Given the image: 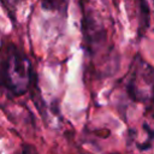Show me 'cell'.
<instances>
[{
    "label": "cell",
    "mask_w": 154,
    "mask_h": 154,
    "mask_svg": "<svg viewBox=\"0 0 154 154\" xmlns=\"http://www.w3.org/2000/svg\"><path fill=\"white\" fill-rule=\"evenodd\" d=\"M32 79V67L29 58L13 43L4 48L1 60L2 87L13 96L26 93Z\"/></svg>",
    "instance_id": "cell-1"
},
{
    "label": "cell",
    "mask_w": 154,
    "mask_h": 154,
    "mask_svg": "<svg viewBox=\"0 0 154 154\" xmlns=\"http://www.w3.org/2000/svg\"><path fill=\"white\" fill-rule=\"evenodd\" d=\"M126 91L137 102L154 100V67L137 55L131 65L126 81Z\"/></svg>",
    "instance_id": "cell-2"
},
{
    "label": "cell",
    "mask_w": 154,
    "mask_h": 154,
    "mask_svg": "<svg viewBox=\"0 0 154 154\" xmlns=\"http://www.w3.org/2000/svg\"><path fill=\"white\" fill-rule=\"evenodd\" d=\"M82 31L84 43L89 53H94L106 41L105 25L99 17V13L89 5L82 4Z\"/></svg>",
    "instance_id": "cell-3"
},
{
    "label": "cell",
    "mask_w": 154,
    "mask_h": 154,
    "mask_svg": "<svg viewBox=\"0 0 154 154\" xmlns=\"http://www.w3.org/2000/svg\"><path fill=\"white\" fill-rule=\"evenodd\" d=\"M135 4L138 14V32L140 35H143V32L147 30L149 25V19H150L149 5L147 0H135Z\"/></svg>",
    "instance_id": "cell-4"
},
{
    "label": "cell",
    "mask_w": 154,
    "mask_h": 154,
    "mask_svg": "<svg viewBox=\"0 0 154 154\" xmlns=\"http://www.w3.org/2000/svg\"><path fill=\"white\" fill-rule=\"evenodd\" d=\"M38 1L41 7L46 11L57 12L63 16H65L67 12V6H69L67 0H38Z\"/></svg>",
    "instance_id": "cell-5"
},
{
    "label": "cell",
    "mask_w": 154,
    "mask_h": 154,
    "mask_svg": "<svg viewBox=\"0 0 154 154\" xmlns=\"http://www.w3.org/2000/svg\"><path fill=\"white\" fill-rule=\"evenodd\" d=\"M1 1H2L4 7H5V8H7L8 13L11 12L12 14H13V12H14V10H16L17 5L20 2V0H1Z\"/></svg>",
    "instance_id": "cell-6"
},
{
    "label": "cell",
    "mask_w": 154,
    "mask_h": 154,
    "mask_svg": "<svg viewBox=\"0 0 154 154\" xmlns=\"http://www.w3.org/2000/svg\"><path fill=\"white\" fill-rule=\"evenodd\" d=\"M17 154H37V152L34 147H31L29 144H25L19 149V152Z\"/></svg>",
    "instance_id": "cell-7"
},
{
    "label": "cell",
    "mask_w": 154,
    "mask_h": 154,
    "mask_svg": "<svg viewBox=\"0 0 154 154\" xmlns=\"http://www.w3.org/2000/svg\"><path fill=\"white\" fill-rule=\"evenodd\" d=\"M112 154H117V153H112Z\"/></svg>",
    "instance_id": "cell-8"
}]
</instances>
